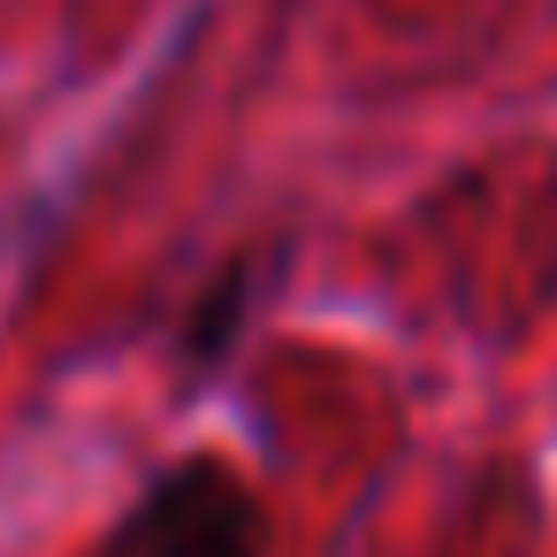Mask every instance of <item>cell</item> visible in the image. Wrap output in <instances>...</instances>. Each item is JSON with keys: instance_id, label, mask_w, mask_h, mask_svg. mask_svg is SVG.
<instances>
[{"instance_id": "1", "label": "cell", "mask_w": 557, "mask_h": 557, "mask_svg": "<svg viewBox=\"0 0 557 557\" xmlns=\"http://www.w3.org/2000/svg\"><path fill=\"white\" fill-rule=\"evenodd\" d=\"M85 557H268V504L222 450H176Z\"/></svg>"}, {"instance_id": "2", "label": "cell", "mask_w": 557, "mask_h": 557, "mask_svg": "<svg viewBox=\"0 0 557 557\" xmlns=\"http://www.w3.org/2000/svg\"><path fill=\"white\" fill-rule=\"evenodd\" d=\"M290 275V245H252V252H230L199 290H191V306L176 313V344H169V367H176V397H199L222 367H230V351L245 344V329L260 321V306H268V290Z\"/></svg>"}]
</instances>
